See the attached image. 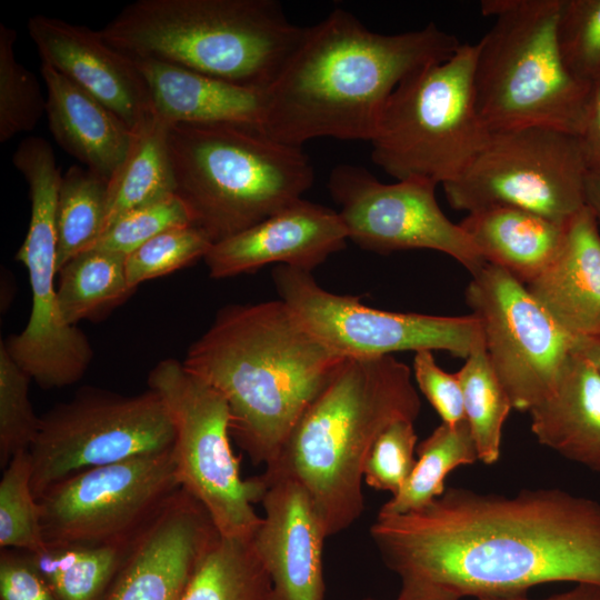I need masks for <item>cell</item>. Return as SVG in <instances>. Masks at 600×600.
I'll return each mask as SVG.
<instances>
[{
  "mask_svg": "<svg viewBox=\"0 0 600 600\" xmlns=\"http://www.w3.org/2000/svg\"><path fill=\"white\" fill-rule=\"evenodd\" d=\"M416 451L418 460L411 473L378 514H403L424 508L444 492L449 472L479 460L467 420L452 426L442 422Z\"/></svg>",
  "mask_w": 600,
  "mask_h": 600,
  "instance_id": "f1b7e54d",
  "label": "cell"
},
{
  "mask_svg": "<svg viewBox=\"0 0 600 600\" xmlns=\"http://www.w3.org/2000/svg\"><path fill=\"white\" fill-rule=\"evenodd\" d=\"M556 39L574 79L588 86L600 79V0H561Z\"/></svg>",
  "mask_w": 600,
  "mask_h": 600,
  "instance_id": "e575fe53",
  "label": "cell"
},
{
  "mask_svg": "<svg viewBox=\"0 0 600 600\" xmlns=\"http://www.w3.org/2000/svg\"><path fill=\"white\" fill-rule=\"evenodd\" d=\"M219 537L207 510L181 488L131 543L101 600H179Z\"/></svg>",
  "mask_w": 600,
  "mask_h": 600,
  "instance_id": "e0dca14e",
  "label": "cell"
},
{
  "mask_svg": "<svg viewBox=\"0 0 600 600\" xmlns=\"http://www.w3.org/2000/svg\"><path fill=\"white\" fill-rule=\"evenodd\" d=\"M109 180L71 166L61 178L57 202V270L89 250L102 233Z\"/></svg>",
  "mask_w": 600,
  "mask_h": 600,
  "instance_id": "4dcf8cb0",
  "label": "cell"
},
{
  "mask_svg": "<svg viewBox=\"0 0 600 600\" xmlns=\"http://www.w3.org/2000/svg\"><path fill=\"white\" fill-rule=\"evenodd\" d=\"M433 351L414 353L413 374L420 391L436 409L443 423L457 424L466 420L463 397L456 373H448L436 362Z\"/></svg>",
  "mask_w": 600,
  "mask_h": 600,
  "instance_id": "ab89813d",
  "label": "cell"
},
{
  "mask_svg": "<svg viewBox=\"0 0 600 600\" xmlns=\"http://www.w3.org/2000/svg\"><path fill=\"white\" fill-rule=\"evenodd\" d=\"M179 600H273L272 584L251 540L219 537Z\"/></svg>",
  "mask_w": 600,
  "mask_h": 600,
  "instance_id": "4316f807",
  "label": "cell"
},
{
  "mask_svg": "<svg viewBox=\"0 0 600 600\" xmlns=\"http://www.w3.org/2000/svg\"><path fill=\"white\" fill-rule=\"evenodd\" d=\"M420 408L407 364L393 356L347 358L262 476L299 482L327 536L337 534L363 512V467L374 441L396 421L414 422Z\"/></svg>",
  "mask_w": 600,
  "mask_h": 600,
  "instance_id": "277c9868",
  "label": "cell"
},
{
  "mask_svg": "<svg viewBox=\"0 0 600 600\" xmlns=\"http://www.w3.org/2000/svg\"><path fill=\"white\" fill-rule=\"evenodd\" d=\"M347 229L331 208L299 199L261 222L211 246L204 256L214 279L270 263L311 272L344 248Z\"/></svg>",
  "mask_w": 600,
  "mask_h": 600,
  "instance_id": "ffe728a7",
  "label": "cell"
},
{
  "mask_svg": "<svg viewBox=\"0 0 600 600\" xmlns=\"http://www.w3.org/2000/svg\"><path fill=\"white\" fill-rule=\"evenodd\" d=\"M578 137L588 169L600 172V79L591 87L582 130Z\"/></svg>",
  "mask_w": 600,
  "mask_h": 600,
  "instance_id": "b9f144b4",
  "label": "cell"
},
{
  "mask_svg": "<svg viewBox=\"0 0 600 600\" xmlns=\"http://www.w3.org/2000/svg\"><path fill=\"white\" fill-rule=\"evenodd\" d=\"M477 600H600V584L577 583L572 589L544 599H530L527 593L506 597H484Z\"/></svg>",
  "mask_w": 600,
  "mask_h": 600,
  "instance_id": "ee69618b",
  "label": "cell"
},
{
  "mask_svg": "<svg viewBox=\"0 0 600 600\" xmlns=\"http://www.w3.org/2000/svg\"><path fill=\"white\" fill-rule=\"evenodd\" d=\"M453 589L426 579L401 578V589L396 600H460Z\"/></svg>",
  "mask_w": 600,
  "mask_h": 600,
  "instance_id": "7bdbcfd3",
  "label": "cell"
},
{
  "mask_svg": "<svg viewBox=\"0 0 600 600\" xmlns=\"http://www.w3.org/2000/svg\"><path fill=\"white\" fill-rule=\"evenodd\" d=\"M126 258L90 249L58 272V302L66 323L76 326L81 320H93L130 297L134 289L127 280Z\"/></svg>",
  "mask_w": 600,
  "mask_h": 600,
  "instance_id": "83f0119b",
  "label": "cell"
},
{
  "mask_svg": "<svg viewBox=\"0 0 600 600\" xmlns=\"http://www.w3.org/2000/svg\"><path fill=\"white\" fill-rule=\"evenodd\" d=\"M28 32L41 58L136 131L154 114L149 86L134 60L86 26L36 14Z\"/></svg>",
  "mask_w": 600,
  "mask_h": 600,
  "instance_id": "ac0fdd59",
  "label": "cell"
},
{
  "mask_svg": "<svg viewBox=\"0 0 600 600\" xmlns=\"http://www.w3.org/2000/svg\"><path fill=\"white\" fill-rule=\"evenodd\" d=\"M577 348L600 370V337L578 342Z\"/></svg>",
  "mask_w": 600,
  "mask_h": 600,
  "instance_id": "bcb514c9",
  "label": "cell"
},
{
  "mask_svg": "<svg viewBox=\"0 0 600 600\" xmlns=\"http://www.w3.org/2000/svg\"><path fill=\"white\" fill-rule=\"evenodd\" d=\"M471 277L466 300L481 322L487 354L512 408L529 412L553 391L578 342L503 269L486 263Z\"/></svg>",
  "mask_w": 600,
  "mask_h": 600,
  "instance_id": "9a60e30c",
  "label": "cell"
},
{
  "mask_svg": "<svg viewBox=\"0 0 600 600\" xmlns=\"http://www.w3.org/2000/svg\"><path fill=\"white\" fill-rule=\"evenodd\" d=\"M584 197L586 206L590 208L600 224V172L588 171Z\"/></svg>",
  "mask_w": 600,
  "mask_h": 600,
  "instance_id": "f6af8a7d",
  "label": "cell"
},
{
  "mask_svg": "<svg viewBox=\"0 0 600 600\" xmlns=\"http://www.w3.org/2000/svg\"><path fill=\"white\" fill-rule=\"evenodd\" d=\"M346 359L278 299L221 308L181 362L223 397L231 437L268 466Z\"/></svg>",
  "mask_w": 600,
  "mask_h": 600,
  "instance_id": "3957f363",
  "label": "cell"
},
{
  "mask_svg": "<svg viewBox=\"0 0 600 600\" xmlns=\"http://www.w3.org/2000/svg\"><path fill=\"white\" fill-rule=\"evenodd\" d=\"M588 171L578 136L531 126L490 132L463 174L442 187L456 210L513 208L567 224L586 207Z\"/></svg>",
  "mask_w": 600,
  "mask_h": 600,
  "instance_id": "30bf717a",
  "label": "cell"
},
{
  "mask_svg": "<svg viewBox=\"0 0 600 600\" xmlns=\"http://www.w3.org/2000/svg\"><path fill=\"white\" fill-rule=\"evenodd\" d=\"M134 61L149 86L154 112L167 122L224 124L262 132L267 89L236 84L162 62Z\"/></svg>",
  "mask_w": 600,
  "mask_h": 600,
  "instance_id": "603a6c76",
  "label": "cell"
},
{
  "mask_svg": "<svg viewBox=\"0 0 600 600\" xmlns=\"http://www.w3.org/2000/svg\"><path fill=\"white\" fill-rule=\"evenodd\" d=\"M16 168L27 180L31 203L28 231L16 260L28 270L32 304L24 329L2 343L40 388L59 389L79 381L93 357L86 334L64 322L54 284L57 202L62 174L49 150L24 153Z\"/></svg>",
  "mask_w": 600,
  "mask_h": 600,
  "instance_id": "7c38bea8",
  "label": "cell"
},
{
  "mask_svg": "<svg viewBox=\"0 0 600 600\" xmlns=\"http://www.w3.org/2000/svg\"><path fill=\"white\" fill-rule=\"evenodd\" d=\"M130 546L47 547L28 554L58 600H101Z\"/></svg>",
  "mask_w": 600,
  "mask_h": 600,
  "instance_id": "f546056e",
  "label": "cell"
},
{
  "mask_svg": "<svg viewBox=\"0 0 600 600\" xmlns=\"http://www.w3.org/2000/svg\"><path fill=\"white\" fill-rule=\"evenodd\" d=\"M184 226H192L191 218L184 203L174 193L123 213L101 233L90 249L128 257L156 236Z\"/></svg>",
  "mask_w": 600,
  "mask_h": 600,
  "instance_id": "74e56055",
  "label": "cell"
},
{
  "mask_svg": "<svg viewBox=\"0 0 600 600\" xmlns=\"http://www.w3.org/2000/svg\"><path fill=\"white\" fill-rule=\"evenodd\" d=\"M456 374L478 459L484 464H493L500 458L502 427L512 409L510 397L490 362L486 347L466 358Z\"/></svg>",
  "mask_w": 600,
  "mask_h": 600,
  "instance_id": "1f68e13d",
  "label": "cell"
},
{
  "mask_svg": "<svg viewBox=\"0 0 600 600\" xmlns=\"http://www.w3.org/2000/svg\"><path fill=\"white\" fill-rule=\"evenodd\" d=\"M272 280L279 299L302 324L346 358L422 350L468 358L486 347L481 322L473 313L442 317L374 309L356 297L329 292L311 272L288 266L276 267Z\"/></svg>",
  "mask_w": 600,
  "mask_h": 600,
  "instance_id": "5bb4252c",
  "label": "cell"
},
{
  "mask_svg": "<svg viewBox=\"0 0 600 600\" xmlns=\"http://www.w3.org/2000/svg\"><path fill=\"white\" fill-rule=\"evenodd\" d=\"M436 187L417 179L383 183L353 164L334 167L328 181L348 239L360 248L379 253L434 250L457 260L472 276L487 262L460 224L443 213Z\"/></svg>",
  "mask_w": 600,
  "mask_h": 600,
  "instance_id": "2e32d148",
  "label": "cell"
},
{
  "mask_svg": "<svg viewBox=\"0 0 600 600\" xmlns=\"http://www.w3.org/2000/svg\"><path fill=\"white\" fill-rule=\"evenodd\" d=\"M413 421L399 420L387 427L374 441L363 467L366 483L396 494L411 473L416 459L417 433Z\"/></svg>",
  "mask_w": 600,
  "mask_h": 600,
  "instance_id": "f35d334b",
  "label": "cell"
},
{
  "mask_svg": "<svg viewBox=\"0 0 600 600\" xmlns=\"http://www.w3.org/2000/svg\"><path fill=\"white\" fill-rule=\"evenodd\" d=\"M168 142L176 194L212 243L284 209L313 183L301 148L258 130L169 123Z\"/></svg>",
  "mask_w": 600,
  "mask_h": 600,
  "instance_id": "8992f818",
  "label": "cell"
},
{
  "mask_svg": "<svg viewBox=\"0 0 600 600\" xmlns=\"http://www.w3.org/2000/svg\"><path fill=\"white\" fill-rule=\"evenodd\" d=\"M526 287L577 342L600 337V231L588 206L568 222L553 261Z\"/></svg>",
  "mask_w": 600,
  "mask_h": 600,
  "instance_id": "44dd1931",
  "label": "cell"
},
{
  "mask_svg": "<svg viewBox=\"0 0 600 600\" xmlns=\"http://www.w3.org/2000/svg\"><path fill=\"white\" fill-rule=\"evenodd\" d=\"M260 478L264 517L251 542L271 580L273 600H324L328 536L310 494L293 479Z\"/></svg>",
  "mask_w": 600,
  "mask_h": 600,
  "instance_id": "d6986e66",
  "label": "cell"
},
{
  "mask_svg": "<svg viewBox=\"0 0 600 600\" xmlns=\"http://www.w3.org/2000/svg\"><path fill=\"white\" fill-rule=\"evenodd\" d=\"M29 452H18L2 469L0 480V548L38 553L47 546L38 500L31 487Z\"/></svg>",
  "mask_w": 600,
  "mask_h": 600,
  "instance_id": "d6a6232c",
  "label": "cell"
},
{
  "mask_svg": "<svg viewBox=\"0 0 600 600\" xmlns=\"http://www.w3.org/2000/svg\"><path fill=\"white\" fill-rule=\"evenodd\" d=\"M204 232L194 226L169 229L126 258V273L130 288L174 272L199 258H204L212 246Z\"/></svg>",
  "mask_w": 600,
  "mask_h": 600,
  "instance_id": "8d00e7d4",
  "label": "cell"
},
{
  "mask_svg": "<svg viewBox=\"0 0 600 600\" xmlns=\"http://www.w3.org/2000/svg\"><path fill=\"white\" fill-rule=\"evenodd\" d=\"M180 489L172 448L78 472L37 499L46 546H130Z\"/></svg>",
  "mask_w": 600,
  "mask_h": 600,
  "instance_id": "4fadbf2b",
  "label": "cell"
},
{
  "mask_svg": "<svg viewBox=\"0 0 600 600\" xmlns=\"http://www.w3.org/2000/svg\"><path fill=\"white\" fill-rule=\"evenodd\" d=\"M47 89L46 113L59 146L87 169L110 180L134 140L114 112L67 77L41 63Z\"/></svg>",
  "mask_w": 600,
  "mask_h": 600,
  "instance_id": "7402d4cb",
  "label": "cell"
},
{
  "mask_svg": "<svg viewBox=\"0 0 600 600\" xmlns=\"http://www.w3.org/2000/svg\"><path fill=\"white\" fill-rule=\"evenodd\" d=\"M370 536L400 578L461 597L522 594L557 581L600 584V503L561 489L506 497L450 487L419 510L378 514Z\"/></svg>",
  "mask_w": 600,
  "mask_h": 600,
  "instance_id": "6da1fadb",
  "label": "cell"
},
{
  "mask_svg": "<svg viewBox=\"0 0 600 600\" xmlns=\"http://www.w3.org/2000/svg\"><path fill=\"white\" fill-rule=\"evenodd\" d=\"M460 46L456 36L433 22L381 34L351 12L334 9L307 28L267 89L261 130L299 148L322 137L371 141L398 84L424 67L448 60Z\"/></svg>",
  "mask_w": 600,
  "mask_h": 600,
  "instance_id": "7a4b0ae2",
  "label": "cell"
},
{
  "mask_svg": "<svg viewBox=\"0 0 600 600\" xmlns=\"http://www.w3.org/2000/svg\"><path fill=\"white\" fill-rule=\"evenodd\" d=\"M273 0H138L98 30L133 60L268 89L304 38Z\"/></svg>",
  "mask_w": 600,
  "mask_h": 600,
  "instance_id": "5b68a950",
  "label": "cell"
},
{
  "mask_svg": "<svg viewBox=\"0 0 600 600\" xmlns=\"http://www.w3.org/2000/svg\"><path fill=\"white\" fill-rule=\"evenodd\" d=\"M459 224L487 263L528 284L559 253L568 223L519 209L490 208L469 212Z\"/></svg>",
  "mask_w": 600,
  "mask_h": 600,
  "instance_id": "d4e9b609",
  "label": "cell"
},
{
  "mask_svg": "<svg viewBox=\"0 0 600 600\" xmlns=\"http://www.w3.org/2000/svg\"><path fill=\"white\" fill-rule=\"evenodd\" d=\"M477 44L403 79L386 101L371 139L372 161L401 180L442 186L460 178L490 131L474 98Z\"/></svg>",
  "mask_w": 600,
  "mask_h": 600,
  "instance_id": "ba28073f",
  "label": "cell"
},
{
  "mask_svg": "<svg viewBox=\"0 0 600 600\" xmlns=\"http://www.w3.org/2000/svg\"><path fill=\"white\" fill-rule=\"evenodd\" d=\"M1 600H58L27 552L1 549Z\"/></svg>",
  "mask_w": 600,
  "mask_h": 600,
  "instance_id": "60d3db41",
  "label": "cell"
},
{
  "mask_svg": "<svg viewBox=\"0 0 600 600\" xmlns=\"http://www.w3.org/2000/svg\"><path fill=\"white\" fill-rule=\"evenodd\" d=\"M529 413L539 443L600 473V370L578 348Z\"/></svg>",
  "mask_w": 600,
  "mask_h": 600,
  "instance_id": "cb8c5ba5",
  "label": "cell"
},
{
  "mask_svg": "<svg viewBox=\"0 0 600 600\" xmlns=\"http://www.w3.org/2000/svg\"><path fill=\"white\" fill-rule=\"evenodd\" d=\"M148 388L170 411L181 488L202 504L221 537L251 540L261 522L253 503L261 501L266 486L260 476L240 474L223 397L177 359L158 362L149 372Z\"/></svg>",
  "mask_w": 600,
  "mask_h": 600,
  "instance_id": "9c48e42d",
  "label": "cell"
},
{
  "mask_svg": "<svg viewBox=\"0 0 600 600\" xmlns=\"http://www.w3.org/2000/svg\"><path fill=\"white\" fill-rule=\"evenodd\" d=\"M17 31L0 23V142L34 129L47 100L34 73L16 57Z\"/></svg>",
  "mask_w": 600,
  "mask_h": 600,
  "instance_id": "836d02e7",
  "label": "cell"
},
{
  "mask_svg": "<svg viewBox=\"0 0 600 600\" xmlns=\"http://www.w3.org/2000/svg\"><path fill=\"white\" fill-rule=\"evenodd\" d=\"M31 378L12 360L0 344V468L20 451L29 450L40 417L29 399Z\"/></svg>",
  "mask_w": 600,
  "mask_h": 600,
  "instance_id": "d590c367",
  "label": "cell"
},
{
  "mask_svg": "<svg viewBox=\"0 0 600 600\" xmlns=\"http://www.w3.org/2000/svg\"><path fill=\"white\" fill-rule=\"evenodd\" d=\"M174 437L170 411L156 391L123 396L83 387L40 417L28 450L33 494L38 499L90 468L169 450Z\"/></svg>",
  "mask_w": 600,
  "mask_h": 600,
  "instance_id": "8fae6325",
  "label": "cell"
},
{
  "mask_svg": "<svg viewBox=\"0 0 600 600\" xmlns=\"http://www.w3.org/2000/svg\"><path fill=\"white\" fill-rule=\"evenodd\" d=\"M168 126L154 114L136 130L126 159L109 180L102 232L123 213L176 193Z\"/></svg>",
  "mask_w": 600,
  "mask_h": 600,
  "instance_id": "484cf974",
  "label": "cell"
},
{
  "mask_svg": "<svg viewBox=\"0 0 600 600\" xmlns=\"http://www.w3.org/2000/svg\"><path fill=\"white\" fill-rule=\"evenodd\" d=\"M363 600H378V599H373V598H366Z\"/></svg>",
  "mask_w": 600,
  "mask_h": 600,
  "instance_id": "7dc6e473",
  "label": "cell"
},
{
  "mask_svg": "<svg viewBox=\"0 0 600 600\" xmlns=\"http://www.w3.org/2000/svg\"><path fill=\"white\" fill-rule=\"evenodd\" d=\"M561 0H483L494 18L477 44L476 106L490 132L541 126L579 136L592 86L566 69L557 44Z\"/></svg>",
  "mask_w": 600,
  "mask_h": 600,
  "instance_id": "52a82bcc",
  "label": "cell"
}]
</instances>
